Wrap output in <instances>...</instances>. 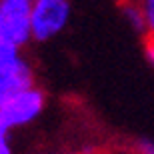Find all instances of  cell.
Returning a JSON list of instances; mask_svg holds the SVG:
<instances>
[{"label": "cell", "instance_id": "4", "mask_svg": "<svg viewBox=\"0 0 154 154\" xmlns=\"http://www.w3.org/2000/svg\"><path fill=\"white\" fill-rule=\"evenodd\" d=\"M36 84L34 68L26 56H20L0 68V108L10 98H14L18 92L26 90Z\"/></svg>", "mask_w": 154, "mask_h": 154}, {"label": "cell", "instance_id": "2", "mask_svg": "<svg viewBox=\"0 0 154 154\" xmlns=\"http://www.w3.org/2000/svg\"><path fill=\"white\" fill-rule=\"evenodd\" d=\"M46 108V94L38 86H30L26 90L18 92L14 98H10L8 102L0 108V116L4 120L10 130L16 128H24V126L32 124L36 118Z\"/></svg>", "mask_w": 154, "mask_h": 154}, {"label": "cell", "instance_id": "8", "mask_svg": "<svg viewBox=\"0 0 154 154\" xmlns=\"http://www.w3.org/2000/svg\"><path fill=\"white\" fill-rule=\"evenodd\" d=\"M0 154H12L10 146V128L0 116Z\"/></svg>", "mask_w": 154, "mask_h": 154}, {"label": "cell", "instance_id": "11", "mask_svg": "<svg viewBox=\"0 0 154 154\" xmlns=\"http://www.w3.org/2000/svg\"><path fill=\"white\" fill-rule=\"evenodd\" d=\"M66 154H84V152H66Z\"/></svg>", "mask_w": 154, "mask_h": 154}, {"label": "cell", "instance_id": "3", "mask_svg": "<svg viewBox=\"0 0 154 154\" xmlns=\"http://www.w3.org/2000/svg\"><path fill=\"white\" fill-rule=\"evenodd\" d=\"M32 0H0V38L24 46L32 40L30 30Z\"/></svg>", "mask_w": 154, "mask_h": 154}, {"label": "cell", "instance_id": "6", "mask_svg": "<svg viewBox=\"0 0 154 154\" xmlns=\"http://www.w3.org/2000/svg\"><path fill=\"white\" fill-rule=\"evenodd\" d=\"M22 54V48L16 44H12L8 40L0 38V68L6 66V64H10L12 60H16L18 56Z\"/></svg>", "mask_w": 154, "mask_h": 154}, {"label": "cell", "instance_id": "9", "mask_svg": "<svg viewBox=\"0 0 154 154\" xmlns=\"http://www.w3.org/2000/svg\"><path fill=\"white\" fill-rule=\"evenodd\" d=\"M144 58L154 68V36H144Z\"/></svg>", "mask_w": 154, "mask_h": 154}, {"label": "cell", "instance_id": "5", "mask_svg": "<svg viewBox=\"0 0 154 154\" xmlns=\"http://www.w3.org/2000/svg\"><path fill=\"white\" fill-rule=\"evenodd\" d=\"M120 14L124 18V22L130 26L134 32L146 36V24H144V14L142 8L138 4V0H120Z\"/></svg>", "mask_w": 154, "mask_h": 154}, {"label": "cell", "instance_id": "7", "mask_svg": "<svg viewBox=\"0 0 154 154\" xmlns=\"http://www.w3.org/2000/svg\"><path fill=\"white\" fill-rule=\"evenodd\" d=\"M144 14V24H146V36H154V0H138Z\"/></svg>", "mask_w": 154, "mask_h": 154}, {"label": "cell", "instance_id": "10", "mask_svg": "<svg viewBox=\"0 0 154 154\" xmlns=\"http://www.w3.org/2000/svg\"><path fill=\"white\" fill-rule=\"evenodd\" d=\"M136 154H154V142L152 140H138Z\"/></svg>", "mask_w": 154, "mask_h": 154}, {"label": "cell", "instance_id": "1", "mask_svg": "<svg viewBox=\"0 0 154 154\" xmlns=\"http://www.w3.org/2000/svg\"><path fill=\"white\" fill-rule=\"evenodd\" d=\"M72 18L70 0H32L30 30L34 42H50L66 30Z\"/></svg>", "mask_w": 154, "mask_h": 154}]
</instances>
